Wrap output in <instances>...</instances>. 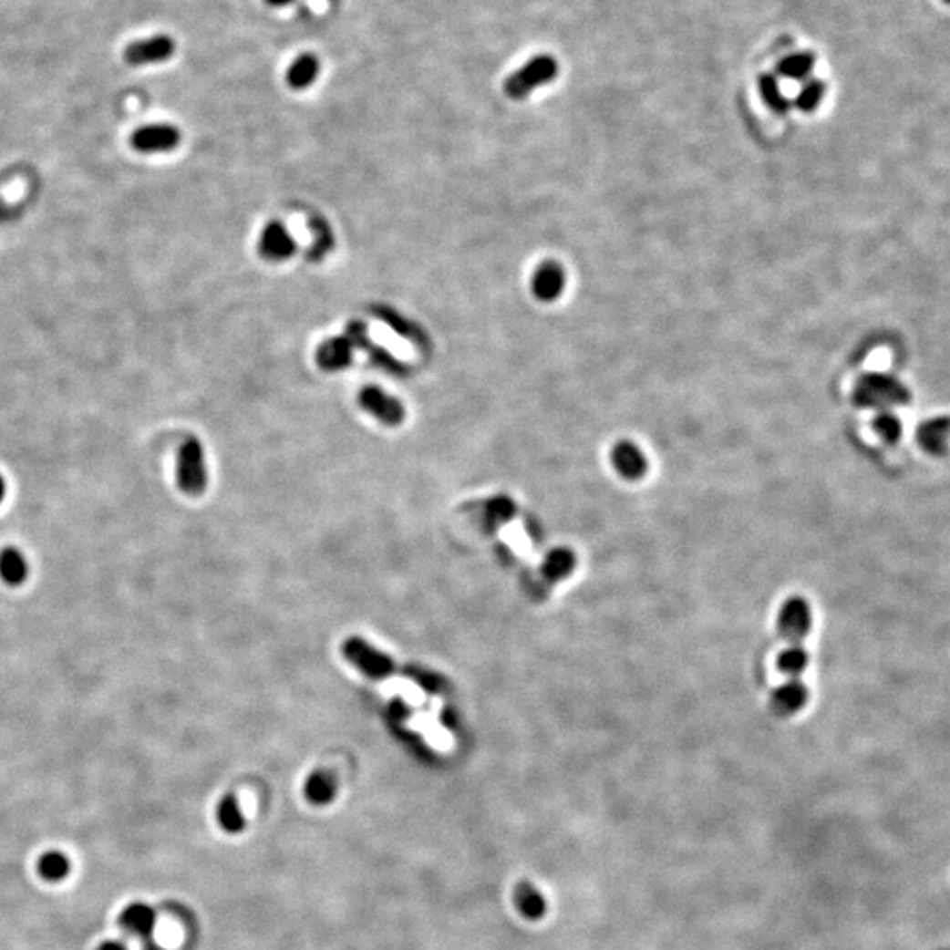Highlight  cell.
<instances>
[{"label": "cell", "mask_w": 950, "mask_h": 950, "mask_svg": "<svg viewBox=\"0 0 950 950\" xmlns=\"http://www.w3.org/2000/svg\"><path fill=\"white\" fill-rule=\"evenodd\" d=\"M565 284H567L565 270L554 261H546L533 272L532 293L537 300L548 303V301L558 300L562 296V293L565 291Z\"/></svg>", "instance_id": "30bf717a"}, {"label": "cell", "mask_w": 950, "mask_h": 950, "mask_svg": "<svg viewBox=\"0 0 950 950\" xmlns=\"http://www.w3.org/2000/svg\"><path fill=\"white\" fill-rule=\"evenodd\" d=\"M28 574L26 556L15 548L0 552V577L9 584H20L24 583Z\"/></svg>", "instance_id": "7402d4cb"}, {"label": "cell", "mask_w": 950, "mask_h": 950, "mask_svg": "<svg viewBox=\"0 0 950 950\" xmlns=\"http://www.w3.org/2000/svg\"><path fill=\"white\" fill-rule=\"evenodd\" d=\"M855 400L862 407H882L889 403H900L901 395L896 387H889L885 378L873 376L861 380L855 391Z\"/></svg>", "instance_id": "5bb4252c"}, {"label": "cell", "mask_w": 950, "mask_h": 950, "mask_svg": "<svg viewBox=\"0 0 950 950\" xmlns=\"http://www.w3.org/2000/svg\"><path fill=\"white\" fill-rule=\"evenodd\" d=\"M776 664L783 675L789 676V677H800L810 664V655L800 645H789V648H785L780 653Z\"/></svg>", "instance_id": "cb8c5ba5"}, {"label": "cell", "mask_w": 950, "mask_h": 950, "mask_svg": "<svg viewBox=\"0 0 950 950\" xmlns=\"http://www.w3.org/2000/svg\"><path fill=\"white\" fill-rule=\"evenodd\" d=\"M514 901H516V906L520 908V912L525 915L526 919H532V921L541 919L548 910L544 896L539 893L537 887H533L528 882H523L516 887Z\"/></svg>", "instance_id": "d6986e66"}, {"label": "cell", "mask_w": 950, "mask_h": 950, "mask_svg": "<svg viewBox=\"0 0 950 950\" xmlns=\"http://www.w3.org/2000/svg\"><path fill=\"white\" fill-rule=\"evenodd\" d=\"M4 493H5V484H4V479L0 477V501L4 499Z\"/></svg>", "instance_id": "d6a6232c"}, {"label": "cell", "mask_w": 950, "mask_h": 950, "mask_svg": "<svg viewBox=\"0 0 950 950\" xmlns=\"http://www.w3.org/2000/svg\"><path fill=\"white\" fill-rule=\"evenodd\" d=\"M357 401L363 410L372 414L377 421L384 425L398 426L405 419V407L401 405V401L387 395L376 384L365 386L357 395Z\"/></svg>", "instance_id": "8992f818"}, {"label": "cell", "mask_w": 950, "mask_h": 950, "mask_svg": "<svg viewBox=\"0 0 950 950\" xmlns=\"http://www.w3.org/2000/svg\"><path fill=\"white\" fill-rule=\"evenodd\" d=\"M266 4H270L272 7H287L291 5L294 0H264Z\"/></svg>", "instance_id": "1f68e13d"}, {"label": "cell", "mask_w": 950, "mask_h": 950, "mask_svg": "<svg viewBox=\"0 0 950 950\" xmlns=\"http://www.w3.org/2000/svg\"><path fill=\"white\" fill-rule=\"evenodd\" d=\"M611 461L614 470L626 480H637L648 472V460L645 452L630 440L616 442L611 450Z\"/></svg>", "instance_id": "8fae6325"}, {"label": "cell", "mask_w": 950, "mask_h": 950, "mask_svg": "<svg viewBox=\"0 0 950 950\" xmlns=\"http://www.w3.org/2000/svg\"><path fill=\"white\" fill-rule=\"evenodd\" d=\"M321 75V60L314 53H301L287 69V85L294 90H305L312 87Z\"/></svg>", "instance_id": "9a60e30c"}, {"label": "cell", "mask_w": 950, "mask_h": 950, "mask_svg": "<svg viewBox=\"0 0 950 950\" xmlns=\"http://www.w3.org/2000/svg\"><path fill=\"white\" fill-rule=\"evenodd\" d=\"M308 225L312 227L314 231V243L308 251V259L314 261V263H321V259H325L327 255V252L333 249L335 245V236H333V231L331 227L327 225L325 219L321 217H314Z\"/></svg>", "instance_id": "603a6c76"}, {"label": "cell", "mask_w": 950, "mask_h": 950, "mask_svg": "<svg viewBox=\"0 0 950 950\" xmlns=\"http://www.w3.org/2000/svg\"><path fill=\"white\" fill-rule=\"evenodd\" d=\"M147 950H166V949H164V947H160V945H157V944H149V945H147Z\"/></svg>", "instance_id": "836d02e7"}, {"label": "cell", "mask_w": 950, "mask_h": 950, "mask_svg": "<svg viewBox=\"0 0 950 950\" xmlns=\"http://www.w3.org/2000/svg\"><path fill=\"white\" fill-rule=\"evenodd\" d=\"M574 567V556L567 550H558L554 552H551L548 562H546V571L550 573L552 577H563L565 574H569Z\"/></svg>", "instance_id": "f1b7e54d"}, {"label": "cell", "mask_w": 950, "mask_h": 950, "mask_svg": "<svg viewBox=\"0 0 950 950\" xmlns=\"http://www.w3.org/2000/svg\"><path fill=\"white\" fill-rule=\"evenodd\" d=\"M305 796L317 806L331 802L336 796V778L325 769L312 773L305 783Z\"/></svg>", "instance_id": "ac0fdd59"}, {"label": "cell", "mask_w": 950, "mask_h": 950, "mask_svg": "<svg viewBox=\"0 0 950 950\" xmlns=\"http://www.w3.org/2000/svg\"><path fill=\"white\" fill-rule=\"evenodd\" d=\"M945 2H949V4H950V0H945Z\"/></svg>", "instance_id": "e575fe53"}, {"label": "cell", "mask_w": 950, "mask_h": 950, "mask_svg": "<svg viewBox=\"0 0 950 950\" xmlns=\"http://www.w3.org/2000/svg\"><path fill=\"white\" fill-rule=\"evenodd\" d=\"M176 51L175 39L168 34H155L147 39L134 41L124 50V60L132 67L162 64Z\"/></svg>", "instance_id": "5b68a950"}, {"label": "cell", "mask_w": 950, "mask_h": 950, "mask_svg": "<svg viewBox=\"0 0 950 950\" xmlns=\"http://www.w3.org/2000/svg\"><path fill=\"white\" fill-rule=\"evenodd\" d=\"M815 66V55L811 51H800L787 55L778 64V75L789 79H808Z\"/></svg>", "instance_id": "44dd1931"}, {"label": "cell", "mask_w": 950, "mask_h": 950, "mask_svg": "<svg viewBox=\"0 0 950 950\" xmlns=\"http://www.w3.org/2000/svg\"><path fill=\"white\" fill-rule=\"evenodd\" d=\"M556 75H558L556 58H552L551 55H537L505 79L503 92L511 99H525L535 88L551 83Z\"/></svg>", "instance_id": "6da1fadb"}, {"label": "cell", "mask_w": 950, "mask_h": 950, "mask_svg": "<svg viewBox=\"0 0 950 950\" xmlns=\"http://www.w3.org/2000/svg\"><path fill=\"white\" fill-rule=\"evenodd\" d=\"M824 94L825 85L821 79H817V77L808 79L796 98V106L800 108V111L810 113L819 108L821 100L824 99Z\"/></svg>", "instance_id": "83f0119b"}, {"label": "cell", "mask_w": 950, "mask_h": 950, "mask_svg": "<svg viewBox=\"0 0 950 950\" xmlns=\"http://www.w3.org/2000/svg\"><path fill=\"white\" fill-rule=\"evenodd\" d=\"M346 336L349 338V342L354 347L365 350L370 356V361L376 367H378L380 370H384L386 374L398 377L405 376L407 367L401 363L400 359H397L389 350L377 346L370 340L368 329H367L365 323H361V321L349 323L347 329H346Z\"/></svg>", "instance_id": "52a82bcc"}, {"label": "cell", "mask_w": 950, "mask_h": 950, "mask_svg": "<svg viewBox=\"0 0 950 950\" xmlns=\"http://www.w3.org/2000/svg\"><path fill=\"white\" fill-rule=\"evenodd\" d=\"M342 653L354 667L372 679H386L398 673L393 658L377 650L361 637H349L342 646Z\"/></svg>", "instance_id": "3957f363"}, {"label": "cell", "mask_w": 950, "mask_h": 950, "mask_svg": "<svg viewBox=\"0 0 950 950\" xmlns=\"http://www.w3.org/2000/svg\"><path fill=\"white\" fill-rule=\"evenodd\" d=\"M876 433L887 440V442H896L900 439L901 435V425L900 421L893 416V414H880L875 419Z\"/></svg>", "instance_id": "f546056e"}, {"label": "cell", "mask_w": 950, "mask_h": 950, "mask_svg": "<svg viewBox=\"0 0 950 950\" xmlns=\"http://www.w3.org/2000/svg\"><path fill=\"white\" fill-rule=\"evenodd\" d=\"M811 624V607L802 597H790L783 602L778 614V632L789 645H800L810 634Z\"/></svg>", "instance_id": "277c9868"}, {"label": "cell", "mask_w": 950, "mask_h": 950, "mask_svg": "<svg viewBox=\"0 0 950 950\" xmlns=\"http://www.w3.org/2000/svg\"><path fill=\"white\" fill-rule=\"evenodd\" d=\"M176 479L180 490L191 497H198L206 490L208 475L204 463V450L196 437H189L178 450Z\"/></svg>", "instance_id": "7a4b0ae2"}, {"label": "cell", "mask_w": 950, "mask_h": 950, "mask_svg": "<svg viewBox=\"0 0 950 950\" xmlns=\"http://www.w3.org/2000/svg\"><path fill=\"white\" fill-rule=\"evenodd\" d=\"M157 917H155V912L151 910V906L145 904V903H132L129 904L122 917H120V923L126 927L129 933L136 935V936H141V938H149L153 929H155V923Z\"/></svg>", "instance_id": "2e32d148"}, {"label": "cell", "mask_w": 950, "mask_h": 950, "mask_svg": "<svg viewBox=\"0 0 950 950\" xmlns=\"http://www.w3.org/2000/svg\"><path fill=\"white\" fill-rule=\"evenodd\" d=\"M759 90L764 102L775 111V113H787L790 109V100L787 99L780 88V83L775 75H762L759 77Z\"/></svg>", "instance_id": "484cf974"}, {"label": "cell", "mask_w": 950, "mask_h": 950, "mask_svg": "<svg viewBox=\"0 0 950 950\" xmlns=\"http://www.w3.org/2000/svg\"><path fill=\"white\" fill-rule=\"evenodd\" d=\"M377 317L380 321H384L389 327H393L398 335H401L403 338L414 342L418 347H426L428 346V338H426L425 333L414 325L410 323L408 319H405L403 315H400L398 312H395L393 308H387V306H376L374 308Z\"/></svg>", "instance_id": "e0dca14e"}, {"label": "cell", "mask_w": 950, "mask_h": 950, "mask_svg": "<svg viewBox=\"0 0 950 950\" xmlns=\"http://www.w3.org/2000/svg\"><path fill=\"white\" fill-rule=\"evenodd\" d=\"M37 870L48 882H60L71 872L69 859L60 852H48L39 859Z\"/></svg>", "instance_id": "4316f807"}, {"label": "cell", "mask_w": 950, "mask_h": 950, "mask_svg": "<svg viewBox=\"0 0 950 950\" xmlns=\"http://www.w3.org/2000/svg\"><path fill=\"white\" fill-rule=\"evenodd\" d=\"M950 437V421L947 419H935L919 429V442L927 452L931 454H942L947 449V442Z\"/></svg>", "instance_id": "ffe728a7"}, {"label": "cell", "mask_w": 950, "mask_h": 950, "mask_svg": "<svg viewBox=\"0 0 950 950\" xmlns=\"http://www.w3.org/2000/svg\"><path fill=\"white\" fill-rule=\"evenodd\" d=\"M810 699V692L798 677H790L787 683L778 687L771 696V707L780 717H792L800 713Z\"/></svg>", "instance_id": "4fadbf2b"}, {"label": "cell", "mask_w": 950, "mask_h": 950, "mask_svg": "<svg viewBox=\"0 0 950 950\" xmlns=\"http://www.w3.org/2000/svg\"><path fill=\"white\" fill-rule=\"evenodd\" d=\"M217 817H219L222 829H225L227 832H240L245 827V815H243L240 800L234 794H229L221 800Z\"/></svg>", "instance_id": "d4e9b609"}, {"label": "cell", "mask_w": 950, "mask_h": 950, "mask_svg": "<svg viewBox=\"0 0 950 950\" xmlns=\"http://www.w3.org/2000/svg\"><path fill=\"white\" fill-rule=\"evenodd\" d=\"M319 368L325 372H340L354 363V346L347 336H333L325 340L315 352Z\"/></svg>", "instance_id": "7c38bea8"}, {"label": "cell", "mask_w": 950, "mask_h": 950, "mask_svg": "<svg viewBox=\"0 0 950 950\" xmlns=\"http://www.w3.org/2000/svg\"><path fill=\"white\" fill-rule=\"evenodd\" d=\"M181 141V132L175 126L153 124L138 129L132 134V147L143 153H160L175 150Z\"/></svg>", "instance_id": "9c48e42d"}, {"label": "cell", "mask_w": 950, "mask_h": 950, "mask_svg": "<svg viewBox=\"0 0 950 950\" xmlns=\"http://www.w3.org/2000/svg\"><path fill=\"white\" fill-rule=\"evenodd\" d=\"M99 950H129L122 942H106Z\"/></svg>", "instance_id": "4dcf8cb0"}, {"label": "cell", "mask_w": 950, "mask_h": 950, "mask_svg": "<svg viewBox=\"0 0 950 950\" xmlns=\"http://www.w3.org/2000/svg\"><path fill=\"white\" fill-rule=\"evenodd\" d=\"M298 252V242L280 221L264 225L259 238V253L274 263L287 261Z\"/></svg>", "instance_id": "ba28073f"}]
</instances>
